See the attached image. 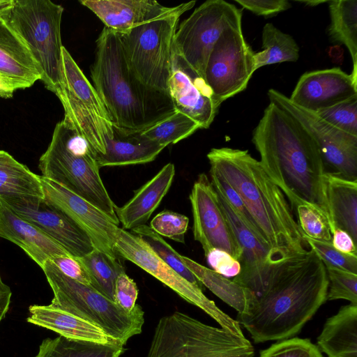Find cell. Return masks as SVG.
Segmentation results:
<instances>
[{"label": "cell", "instance_id": "cell-35", "mask_svg": "<svg viewBox=\"0 0 357 357\" xmlns=\"http://www.w3.org/2000/svg\"><path fill=\"white\" fill-rule=\"evenodd\" d=\"M132 231L134 234L142 238L162 261L191 284L203 290V284L185 265L182 261L181 255L169 245L162 236L146 225L135 228Z\"/></svg>", "mask_w": 357, "mask_h": 357}, {"label": "cell", "instance_id": "cell-39", "mask_svg": "<svg viewBox=\"0 0 357 357\" xmlns=\"http://www.w3.org/2000/svg\"><path fill=\"white\" fill-rule=\"evenodd\" d=\"M305 239L326 268H335L357 274V255L342 253L335 249L331 242L320 241L306 236Z\"/></svg>", "mask_w": 357, "mask_h": 357}, {"label": "cell", "instance_id": "cell-19", "mask_svg": "<svg viewBox=\"0 0 357 357\" xmlns=\"http://www.w3.org/2000/svg\"><path fill=\"white\" fill-rule=\"evenodd\" d=\"M168 92L176 111L181 112L207 129L220 105L202 78L173 47Z\"/></svg>", "mask_w": 357, "mask_h": 357}, {"label": "cell", "instance_id": "cell-12", "mask_svg": "<svg viewBox=\"0 0 357 357\" xmlns=\"http://www.w3.org/2000/svg\"><path fill=\"white\" fill-rule=\"evenodd\" d=\"M114 249L116 255L128 260L174 291L187 302L199 307L232 334L245 337L238 322L222 311L202 290L181 276L162 261L138 236L119 229Z\"/></svg>", "mask_w": 357, "mask_h": 357}, {"label": "cell", "instance_id": "cell-13", "mask_svg": "<svg viewBox=\"0 0 357 357\" xmlns=\"http://www.w3.org/2000/svg\"><path fill=\"white\" fill-rule=\"evenodd\" d=\"M268 97L270 102L287 112L310 135L320 153L326 172L357 181V136L337 129L275 89H269Z\"/></svg>", "mask_w": 357, "mask_h": 357}, {"label": "cell", "instance_id": "cell-11", "mask_svg": "<svg viewBox=\"0 0 357 357\" xmlns=\"http://www.w3.org/2000/svg\"><path fill=\"white\" fill-rule=\"evenodd\" d=\"M242 9L225 1L208 0L178 25L174 47L204 79L214 45L225 31L242 24Z\"/></svg>", "mask_w": 357, "mask_h": 357}, {"label": "cell", "instance_id": "cell-50", "mask_svg": "<svg viewBox=\"0 0 357 357\" xmlns=\"http://www.w3.org/2000/svg\"><path fill=\"white\" fill-rule=\"evenodd\" d=\"M298 3H303L307 6H318L319 4H321V3H327L328 1H321V0H318V1H316V0H313V1H296Z\"/></svg>", "mask_w": 357, "mask_h": 357}, {"label": "cell", "instance_id": "cell-49", "mask_svg": "<svg viewBox=\"0 0 357 357\" xmlns=\"http://www.w3.org/2000/svg\"><path fill=\"white\" fill-rule=\"evenodd\" d=\"M11 296L10 288L3 282L0 275V323L8 310Z\"/></svg>", "mask_w": 357, "mask_h": 357}, {"label": "cell", "instance_id": "cell-28", "mask_svg": "<svg viewBox=\"0 0 357 357\" xmlns=\"http://www.w3.org/2000/svg\"><path fill=\"white\" fill-rule=\"evenodd\" d=\"M326 194L335 227L347 232L357 243V181L326 172Z\"/></svg>", "mask_w": 357, "mask_h": 357}, {"label": "cell", "instance_id": "cell-42", "mask_svg": "<svg viewBox=\"0 0 357 357\" xmlns=\"http://www.w3.org/2000/svg\"><path fill=\"white\" fill-rule=\"evenodd\" d=\"M187 216L165 210L158 213L151 221L150 227L160 236L172 239L178 243H185V234L188 228Z\"/></svg>", "mask_w": 357, "mask_h": 357}, {"label": "cell", "instance_id": "cell-34", "mask_svg": "<svg viewBox=\"0 0 357 357\" xmlns=\"http://www.w3.org/2000/svg\"><path fill=\"white\" fill-rule=\"evenodd\" d=\"M79 259L88 273L91 287L114 301L116 279L120 273L125 272L117 257H112L95 248Z\"/></svg>", "mask_w": 357, "mask_h": 357}, {"label": "cell", "instance_id": "cell-48", "mask_svg": "<svg viewBox=\"0 0 357 357\" xmlns=\"http://www.w3.org/2000/svg\"><path fill=\"white\" fill-rule=\"evenodd\" d=\"M28 86L0 73V97L11 98L17 89H24Z\"/></svg>", "mask_w": 357, "mask_h": 357}, {"label": "cell", "instance_id": "cell-15", "mask_svg": "<svg viewBox=\"0 0 357 357\" xmlns=\"http://www.w3.org/2000/svg\"><path fill=\"white\" fill-rule=\"evenodd\" d=\"M193 217L194 238L205 256L213 249L224 250L238 261L242 250L219 204L217 193L208 176L202 173L189 196Z\"/></svg>", "mask_w": 357, "mask_h": 357}, {"label": "cell", "instance_id": "cell-20", "mask_svg": "<svg viewBox=\"0 0 357 357\" xmlns=\"http://www.w3.org/2000/svg\"><path fill=\"white\" fill-rule=\"evenodd\" d=\"M357 96V79L340 68L305 73L291 96L296 105L317 112Z\"/></svg>", "mask_w": 357, "mask_h": 357}, {"label": "cell", "instance_id": "cell-4", "mask_svg": "<svg viewBox=\"0 0 357 357\" xmlns=\"http://www.w3.org/2000/svg\"><path fill=\"white\" fill-rule=\"evenodd\" d=\"M91 77L113 126L125 132H142L176 111L169 94L137 79L126 62L118 33L105 26L96 40Z\"/></svg>", "mask_w": 357, "mask_h": 357}, {"label": "cell", "instance_id": "cell-22", "mask_svg": "<svg viewBox=\"0 0 357 357\" xmlns=\"http://www.w3.org/2000/svg\"><path fill=\"white\" fill-rule=\"evenodd\" d=\"M0 237L21 248L41 268L47 260L70 256L42 230L12 211L1 199Z\"/></svg>", "mask_w": 357, "mask_h": 357}, {"label": "cell", "instance_id": "cell-44", "mask_svg": "<svg viewBox=\"0 0 357 357\" xmlns=\"http://www.w3.org/2000/svg\"><path fill=\"white\" fill-rule=\"evenodd\" d=\"M205 257L213 270L225 278H234L241 271L240 262L224 250L213 249Z\"/></svg>", "mask_w": 357, "mask_h": 357}, {"label": "cell", "instance_id": "cell-23", "mask_svg": "<svg viewBox=\"0 0 357 357\" xmlns=\"http://www.w3.org/2000/svg\"><path fill=\"white\" fill-rule=\"evenodd\" d=\"M174 175V165L167 163L135 190L133 197L123 206H116V215L123 229L132 230L146 225L169 190Z\"/></svg>", "mask_w": 357, "mask_h": 357}, {"label": "cell", "instance_id": "cell-5", "mask_svg": "<svg viewBox=\"0 0 357 357\" xmlns=\"http://www.w3.org/2000/svg\"><path fill=\"white\" fill-rule=\"evenodd\" d=\"M38 167L41 176L86 200L119 225L116 205L100 177L95 153L67 117L56 125Z\"/></svg>", "mask_w": 357, "mask_h": 357}, {"label": "cell", "instance_id": "cell-17", "mask_svg": "<svg viewBox=\"0 0 357 357\" xmlns=\"http://www.w3.org/2000/svg\"><path fill=\"white\" fill-rule=\"evenodd\" d=\"M215 192L223 214L242 250L239 261L241 269L233 281L252 293V303L263 291L271 268L282 261L259 234L244 221L222 195Z\"/></svg>", "mask_w": 357, "mask_h": 357}, {"label": "cell", "instance_id": "cell-46", "mask_svg": "<svg viewBox=\"0 0 357 357\" xmlns=\"http://www.w3.org/2000/svg\"><path fill=\"white\" fill-rule=\"evenodd\" d=\"M66 276L91 287L88 273L79 258L72 256H59L51 260Z\"/></svg>", "mask_w": 357, "mask_h": 357}, {"label": "cell", "instance_id": "cell-30", "mask_svg": "<svg viewBox=\"0 0 357 357\" xmlns=\"http://www.w3.org/2000/svg\"><path fill=\"white\" fill-rule=\"evenodd\" d=\"M22 196L45 198L40 176L0 150V197Z\"/></svg>", "mask_w": 357, "mask_h": 357}, {"label": "cell", "instance_id": "cell-29", "mask_svg": "<svg viewBox=\"0 0 357 357\" xmlns=\"http://www.w3.org/2000/svg\"><path fill=\"white\" fill-rule=\"evenodd\" d=\"M185 265L191 271L203 286L238 312H246L253 300L252 293L247 288L216 273L189 257L181 255Z\"/></svg>", "mask_w": 357, "mask_h": 357}, {"label": "cell", "instance_id": "cell-41", "mask_svg": "<svg viewBox=\"0 0 357 357\" xmlns=\"http://www.w3.org/2000/svg\"><path fill=\"white\" fill-rule=\"evenodd\" d=\"M328 277L326 301L344 299L357 305V274L326 268Z\"/></svg>", "mask_w": 357, "mask_h": 357}, {"label": "cell", "instance_id": "cell-6", "mask_svg": "<svg viewBox=\"0 0 357 357\" xmlns=\"http://www.w3.org/2000/svg\"><path fill=\"white\" fill-rule=\"evenodd\" d=\"M63 8L49 0H12L0 13L22 38L39 66L41 80L56 96L63 84L61 23Z\"/></svg>", "mask_w": 357, "mask_h": 357}, {"label": "cell", "instance_id": "cell-31", "mask_svg": "<svg viewBox=\"0 0 357 357\" xmlns=\"http://www.w3.org/2000/svg\"><path fill=\"white\" fill-rule=\"evenodd\" d=\"M331 23L328 29L331 40L344 45L351 56V75L357 79V1L329 0Z\"/></svg>", "mask_w": 357, "mask_h": 357}, {"label": "cell", "instance_id": "cell-32", "mask_svg": "<svg viewBox=\"0 0 357 357\" xmlns=\"http://www.w3.org/2000/svg\"><path fill=\"white\" fill-rule=\"evenodd\" d=\"M124 351L118 342L103 344L59 335L45 339L34 357H120Z\"/></svg>", "mask_w": 357, "mask_h": 357}, {"label": "cell", "instance_id": "cell-38", "mask_svg": "<svg viewBox=\"0 0 357 357\" xmlns=\"http://www.w3.org/2000/svg\"><path fill=\"white\" fill-rule=\"evenodd\" d=\"M295 212L297 223L305 236L314 240L331 242L332 234L326 218L315 208L307 205H298Z\"/></svg>", "mask_w": 357, "mask_h": 357}, {"label": "cell", "instance_id": "cell-21", "mask_svg": "<svg viewBox=\"0 0 357 357\" xmlns=\"http://www.w3.org/2000/svg\"><path fill=\"white\" fill-rule=\"evenodd\" d=\"M105 27L117 33L174 13L178 6L167 7L155 0H81Z\"/></svg>", "mask_w": 357, "mask_h": 357}, {"label": "cell", "instance_id": "cell-9", "mask_svg": "<svg viewBox=\"0 0 357 357\" xmlns=\"http://www.w3.org/2000/svg\"><path fill=\"white\" fill-rule=\"evenodd\" d=\"M195 3L179 4L169 15L116 32L129 68L146 86L169 94L174 34L181 16Z\"/></svg>", "mask_w": 357, "mask_h": 357}, {"label": "cell", "instance_id": "cell-40", "mask_svg": "<svg viewBox=\"0 0 357 357\" xmlns=\"http://www.w3.org/2000/svg\"><path fill=\"white\" fill-rule=\"evenodd\" d=\"M259 357H324L309 339L298 337L279 340L261 351Z\"/></svg>", "mask_w": 357, "mask_h": 357}, {"label": "cell", "instance_id": "cell-10", "mask_svg": "<svg viewBox=\"0 0 357 357\" xmlns=\"http://www.w3.org/2000/svg\"><path fill=\"white\" fill-rule=\"evenodd\" d=\"M63 84L57 96L67 117L86 139L96 155L104 154L113 139V124L92 84L69 52L62 48Z\"/></svg>", "mask_w": 357, "mask_h": 357}, {"label": "cell", "instance_id": "cell-47", "mask_svg": "<svg viewBox=\"0 0 357 357\" xmlns=\"http://www.w3.org/2000/svg\"><path fill=\"white\" fill-rule=\"evenodd\" d=\"M331 243L340 252L348 255H356V243L345 231L336 228L332 234Z\"/></svg>", "mask_w": 357, "mask_h": 357}, {"label": "cell", "instance_id": "cell-33", "mask_svg": "<svg viewBox=\"0 0 357 357\" xmlns=\"http://www.w3.org/2000/svg\"><path fill=\"white\" fill-rule=\"evenodd\" d=\"M263 50L255 53V70L266 65L295 62L299 58V47L294 38L278 29L271 23L262 30Z\"/></svg>", "mask_w": 357, "mask_h": 357}, {"label": "cell", "instance_id": "cell-26", "mask_svg": "<svg viewBox=\"0 0 357 357\" xmlns=\"http://www.w3.org/2000/svg\"><path fill=\"white\" fill-rule=\"evenodd\" d=\"M29 312V323L53 331L60 336L103 344L117 342L100 328L51 304L30 305Z\"/></svg>", "mask_w": 357, "mask_h": 357}, {"label": "cell", "instance_id": "cell-27", "mask_svg": "<svg viewBox=\"0 0 357 357\" xmlns=\"http://www.w3.org/2000/svg\"><path fill=\"white\" fill-rule=\"evenodd\" d=\"M317 347L328 357H357V305L342 306L326 321Z\"/></svg>", "mask_w": 357, "mask_h": 357}, {"label": "cell", "instance_id": "cell-3", "mask_svg": "<svg viewBox=\"0 0 357 357\" xmlns=\"http://www.w3.org/2000/svg\"><path fill=\"white\" fill-rule=\"evenodd\" d=\"M210 168L236 191L259 235L282 261L309 249L282 191L248 150L213 148Z\"/></svg>", "mask_w": 357, "mask_h": 357}, {"label": "cell", "instance_id": "cell-36", "mask_svg": "<svg viewBox=\"0 0 357 357\" xmlns=\"http://www.w3.org/2000/svg\"><path fill=\"white\" fill-rule=\"evenodd\" d=\"M199 126L186 114L175 111L172 115L142 131L148 138L166 147L190 136Z\"/></svg>", "mask_w": 357, "mask_h": 357}, {"label": "cell", "instance_id": "cell-7", "mask_svg": "<svg viewBox=\"0 0 357 357\" xmlns=\"http://www.w3.org/2000/svg\"><path fill=\"white\" fill-rule=\"evenodd\" d=\"M52 289L51 305L100 328L122 345L142 331L144 312L137 304L127 312L90 286L64 275L51 261L42 268Z\"/></svg>", "mask_w": 357, "mask_h": 357}, {"label": "cell", "instance_id": "cell-25", "mask_svg": "<svg viewBox=\"0 0 357 357\" xmlns=\"http://www.w3.org/2000/svg\"><path fill=\"white\" fill-rule=\"evenodd\" d=\"M8 3L0 7L8 6ZM0 73L28 87L41 79V70L22 38L6 22L0 13Z\"/></svg>", "mask_w": 357, "mask_h": 357}, {"label": "cell", "instance_id": "cell-18", "mask_svg": "<svg viewBox=\"0 0 357 357\" xmlns=\"http://www.w3.org/2000/svg\"><path fill=\"white\" fill-rule=\"evenodd\" d=\"M45 199L84 231L96 249L116 257L114 245L119 225L100 209L59 184L40 176Z\"/></svg>", "mask_w": 357, "mask_h": 357}, {"label": "cell", "instance_id": "cell-1", "mask_svg": "<svg viewBox=\"0 0 357 357\" xmlns=\"http://www.w3.org/2000/svg\"><path fill=\"white\" fill-rule=\"evenodd\" d=\"M328 277L310 248L275 265L261 293L237 321L255 343L293 337L326 301Z\"/></svg>", "mask_w": 357, "mask_h": 357}, {"label": "cell", "instance_id": "cell-24", "mask_svg": "<svg viewBox=\"0 0 357 357\" xmlns=\"http://www.w3.org/2000/svg\"><path fill=\"white\" fill-rule=\"evenodd\" d=\"M113 139L104 154L96 155L98 167L124 166L150 162L165 148L142 132H125L113 126Z\"/></svg>", "mask_w": 357, "mask_h": 357}, {"label": "cell", "instance_id": "cell-16", "mask_svg": "<svg viewBox=\"0 0 357 357\" xmlns=\"http://www.w3.org/2000/svg\"><path fill=\"white\" fill-rule=\"evenodd\" d=\"M0 199L15 213L60 245L70 256L81 258L96 248L84 231L45 198L22 196Z\"/></svg>", "mask_w": 357, "mask_h": 357}, {"label": "cell", "instance_id": "cell-43", "mask_svg": "<svg viewBox=\"0 0 357 357\" xmlns=\"http://www.w3.org/2000/svg\"><path fill=\"white\" fill-rule=\"evenodd\" d=\"M137 284L126 272L120 273L114 284V302L123 310L131 312L137 305Z\"/></svg>", "mask_w": 357, "mask_h": 357}, {"label": "cell", "instance_id": "cell-14", "mask_svg": "<svg viewBox=\"0 0 357 357\" xmlns=\"http://www.w3.org/2000/svg\"><path fill=\"white\" fill-rule=\"evenodd\" d=\"M255 52L238 25L225 31L208 56L204 79L222 103L247 88L255 72Z\"/></svg>", "mask_w": 357, "mask_h": 357}, {"label": "cell", "instance_id": "cell-8", "mask_svg": "<svg viewBox=\"0 0 357 357\" xmlns=\"http://www.w3.org/2000/svg\"><path fill=\"white\" fill-rule=\"evenodd\" d=\"M251 342L180 312L162 317L146 357H254Z\"/></svg>", "mask_w": 357, "mask_h": 357}, {"label": "cell", "instance_id": "cell-37", "mask_svg": "<svg viewBox=\"0 0 357 357\" xmlns=\"http://www.w3.org/2000/svg\"><path fill=\"white\" fill-rule=\"evenodd\" d=\"M314 113L337 129L357 136V96Z\"/></svg>", "mask_w": 357, "mask_h": 357}, {"label": "cell", "instance_id": "cell-51", "mask_svg": "<svg viewBox=\"0 0 357 357\" xmlns=\"http://www.w3.org/2000/svg\"><path fill=\"white\" fill-rule=\"evenodd\" d=\"M9 1V0H0V7L1 6H3L4 5H6V3H8Z\"/></svg>", "mask_w": 357, "mask_h": 357}, {"label": "cell", "instance_id": "cell-45", "mask_svg": "<svg viewBox=\"0 0 357 357\" xmlns=\"http://www.w3.org/2000/svg\"><path fill=\"white\" fill-rule=\"evenodd\" d=\"M235 2L252 13L270 17L291 7L287 0H235Z\"/></svg>", "mask_w": 357, "mask_h": 357}, {"label": "cell", "instance_id": "cell-2", "mask_svg": "<svg viewBox=\"0 0 357 357\" xmlns=\"http://www.w3.org/2000/svg\"><path fill=\"white\" fill-rule=\"evenodd\" d=\"M252 142L269 177L282 191L292 211L315 208L335 227L326 194L324 165L307 132L287 112L270 102L252 132Z\"/></svg>", "mask_w": 357, "mask_h": 357}]
</instances>
